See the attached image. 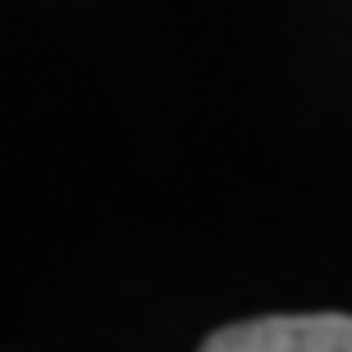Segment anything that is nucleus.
Instances as JSON below:
<instances>
[{"label":"nucleus","instance_id":"1","mask_svg":"<svg viewBox=\"0 0 352 352\" xmlns=\"http://www.w3.org/2000/svg\"><path fill=\"white\" fill-rule=\"evenodd\" d=\"M197 352H352V316H256L215 329Z\"/></svg>","mask_w":352,"mask_h":352}]
</instances>
